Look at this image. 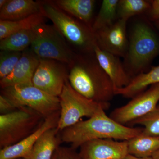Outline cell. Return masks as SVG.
<instances>
[{"label":"cell","mask_w":159,"mask_h":159,"mask_svg":"<svg viewBox=\"0 0 159 159\" xmlns=\"http://www.w3.org/2000/svg\"><path fill=\"white\" fill-rule=\"evenodd\" d=\"M68 79L72 87L90 100L109 108L115 88L100 66L94 53L77 54L69 67Z\"/></svg>","instance_id":"1"},{"label":"cell","mask_w":159,"mask_h":159,"mask_svg":"<svg viewBox=\"0 0 159 159\" xmlns=\"http://www.w3.org/2000/svg\"><path fill=\"white\" fill-rule=\"evenodd\" d=\"M101 107L92 117L61 131V142L77 149L85 142L99 139L128 141L142 133L143 128L121 125L111 119Z\"/></svg>","instance_id":"2"},{"label":"cell","mask_w":159,"mask_h":159,"mask_svg":"<svg viewBox=\"0 0 159 159\" xmlns=\"http://www.w3.org/2000/svg\"><path fill=\"white\" fill-rule=\"evenodd\" d=\"M40 2L41 12L51 20L75 52L78 54L94 53L97 44L91 27L63 11L52 1Z\"/></svg>","instance_id":"3"},{"label":"cell","mask_w":159,"mask_h":159,"mask_svg":"<svg viewBox=\"0 0 159 159\" xmlns=\"http://www.w3.org/2000/svg\"><path fill=\"white\" fill-rule=\"evenodd\" d=\"M159 54V40L147 22L142 20L134 25L131 31L124 66L131 78L145 71Z\"/></svg>","instance_id":"4"},{"label":"cell","mask_w":159,"mask_h":159,"mask_svg":"<svg viewBox=\"0 0 159 159\" xmlns=\"http://www.w3.org/2000/svg\"><path fill=\"white\" fill-rule=\"evenodd\" d=\"M32 29L33 38L30 48L40 59L54 60L70 67L77 54L54 27L45 22Z\"/></svg>","instance_id":"5"},{"label":"cell","mask_w":159,"mask_h":159,"mask_svg":"<svg viewBox=\"0 0 159 159\" xmlns=\"http://www.w3.org/2000/svg\"><path fill=\"white\" fill-rule=\"evenodd\" d=\"M39 113L21 107L9 113L0 116V148L15 145L29 136L45 119Z\"/></svg>","instance_id":"6"},{"label":"cell","mask_w":159,"mask_h":159,"mask_svg":"<svg viewBox=\"0 0 159 159\" xmlns=\"http://www.w3.org/2000/svg\"><path fill=\"white\" fill-rule=\"evenodd\" d=\"M59 98L60 115L57 128L60 131L74 125L83 117H92L100 107L105 110L109 109L77 93L72 87L68 79L66 80Z\"/></svg>","instance_id":"7"},{"label":"cell","mask_w":159,"mask_h":159,"mask_svg":"<svg viewBox=\"0 0 159 159\" xmlns=\"http://www.w3.org/2000/svg\"><path fill=\"white\" fill-rule=\"evenodd\" d=\"M1 95L17 108L27 107L46 118L60 111L59 97H53L33 85H15L1 89Z\"/></svg>","instance_id":"8"},{"label":"cell","mask_w":159,"mask_h":159,"mask_svg":"<svg viewBox=\"0 0 159 159\" xmlns=\"http://www.w3.org/2000/svg\"><path fill=\"white\" fill-rule=\"evenodd\" d=\"M159 101V83L135 97L125 105L115 108L109 116L121 125L129 126L135 120L149 113L157 106Z\"/></svg>","instance_id":"9"},{"label":"cell","mask_w":159,"mask_h":159,"mask_svg":"<svg viewBox=\"0 0 159 159\" xmlns=\"http://www.w3.org/2000/svg\"><path fill=\"white\" fill-rule=\"evenodd\" d=\"M68 73L69 66L66 65L54 60L40 58L32 84L46 93L59 97Z\"/></svg>","instance_id":"10"},{"label":"cell","mask_w":159,"mask_h":159,"mask_svg":"<svg viewBox=\"0 0 159 159\" xmlns=\"http://www.w3.org/2000/svg\"><path fill=\"white\" fill-rule=\"evenodd\" d=\"M126 24L127 21L118 19L111 25L94 32L97 45L99 48L124 58L129 44Z\"/></svg>","instance_id":"11"},{"label":"cell","mask_w":159,"mask_h":159,"mask_svg":"<svg viewBox=\"0 0 159 159\" xmlns=\"http://www.w3.org/2000/svg\"><path fill=\"white\" fill-rule=\"evenodd\" d=\"M81 159H123L128 154L127 141L99 139L84 143L80 147Z\"/></svg>","instance_id":"12"},{"label":"cell","mask_w":159,"mask_h":159,"mask_svg":"<svg viewBox=\"0 0 159 159\" xmlns=\"http://www.w3.org/2000/svg\"><path fill=\"white\" fill-rule=\"evenodd\" d=\"M60 111L45 118L34 132L15 145L1 149L0 159L24 158L29 153L35 143L45 132L57 127Z\"/></svg>","instance_id":"13"},{"label":"cell","mask_w":159,"mask_h":159,"mask_svg":"<svg viewBox=\"0 0 159 159\" xmlns=\"http://www.w3.org/2000/svg\"><path fill=\"white\" fill-rule=\"evenodd\" d=\"M39 60L30 48L23 51L21 57L12 72L0 80L1 89L15 85H33L32 79Z\"/></svg>","instance_id":"14"},{"label":"cell","mask_w":159,"mask_h":159,"mask_svg":"<svg viewBox=\"0 0 159 159\" xmlns=\"http://www.w3.org/2000/svg\"><path fill=\"white\" fill-rule=\"evenodd\" d=\"M94 54L101 67L110 77L115 88H122L128 85L131 78L119 57L103 51L97 45Z\"/></svg>","instance_id":"15"},{"label":"cell","mask_w":159,"mask_h":159,"mask_svg":"<svg viewBox=\"0 0 159 159\" xmlns=\"http://www.w3.org/2000/svg\"><path fill=\"white\" fill-rule=\"evenodd\" d=\"M61 131L57 127L45 132L23 159H52L54 152L61 143Z\"/></svg>","instance_id":"16"},{"label":"cell","mask_w":159,"mask_h":159,"mask_svg":"<svg viewBox=\"0 0 159 159\" xmlns=\"http://www.w3.org/2000/svg\"><path fill=\"white\" fill-rule=\"evenodd\" d=\"M40 12V1L9 0L0 9V20H17Z\"/></svg>","instance_id":"17"},{"label":"cell","mask_w":159,"mask_h":159,"mask_svg":"<svg viewBox=\"0 0 159 159\" xmlns=\"http://www.w3.org/2000/svg\"><path fill=\"white\" fill-rule=\"evenodd\" d=\"M52 2L66 13L92 28V21L96 1L54 0Z\"/></svg>","instance_id":"18"},{"label":"cell","mask_w":159,"mask_h":159,"mask_svg":"<svg viewBox=\"0 0 159 159\" xmlns=\"http://www.w3.org/2000/svg\"><path fill=\"white\" fill-rule=\"evenodd\" d=\"M159 83V66L153 67L147 73L139 74L131 80L130 83L122 88H115V95L132 98L146 90L149 85Z\"/></svg>","instance_id":"19"},{"label":"cell","mask_w":159,"mask_h":159,"mask_svg":"<svg viewBox=\"0 0 159 159\" xmlns=\"http://www.w3.org/2000/svg\"><path fill=\"white\" fill-rule=\"evenodd\" d=\"M127 141L128 153L139 157H152L159 150V136L141 134Z\"/></svg>","instance_id":"20"},{"label":"cell","mask_w":159,"mask_h":159,"mask_svg":"<svg viewBox=\"0 0 159 159\" xmlns=\"http://www.w3.org/2000/svg\"><path fill=\"white\" fill-rule=\"evenodd\" d=\"M45 18L40 12L17 20H0V40L15 32L32 29L39 24L45 22Z\"/></svg>","instance_id":"21"},{"label":"cell","mask_w":159,"mask_h":159,"mask_svg":"<svg viewBox=\"0 0 159 159\" xmlns=\"http://www.w3.org/2000/svg\"><path fill=\"white\" fill-rule=\"evenodd\" d=\"M33 38L32 29L15 32L0 40L1 51L23 52L30 48Z\"/></svg>","instance_id":"22"},{"label":"cell","mask_w":159,"mask_h":159,"mask_svg":"<svg viewBox=\"0 0 159 159\" xmlns=\"http://www.w3.org/2000/svg\"><path fill=\"white\" fill-rule=\"evenodd\" d=\"M119 0H103L99 13L92 25L94 32L111 25L116 21Z\"/></svg>","instance_id":"23"},{"label":"cell","mask_w":159,"mask_h":159,"mask_svg":"<svg viewBox=\"0 0 159 159\" xmlns=\"http://www.w3.org/2000/svg\"><path fill=\"white\" fill-rule=\"evenodd\" d=\"M150 1L145 0H119L117 9L118 19L127 21L130 18L147 12Z\"/></svg>","instance_id":"24"},{"label":"cell","mask_w":159,"mask_h":159,"mask_svg":"<svg viewBox=\"0 0 159 159\" xmlns=\"http://www.w3.org/2000/svg\"><path fill=\"white\" fill-rule=\"evenodd\" d=\"M141 125L144 126L142 134L146 136H159V105L151 112L135 120L128 126Z\"/></svg>","instance_id":"25"},{"label":"cell","mask_w":159,"mask_h":159,"mask_svg":"<svg viewBox=\"0 0 159 159\" xmlns=\"http://www.w3.org/2000/svg\"><path fill=\"white\" fill-rule=\"evenodd\" d=\"M22 52L1 51L0 79H3L12 72L21 58Z\"/></svg>","instance_id":"26"},{"label":"cell","mask_w":159,"mask_h":159,"mask_svg":"<svg viewBox=\"0 0 159 159\" xmlns=\"http://www.w3.org/2000/svg\"><path fill=\"white\" fill-rule=\"evenodd\" d=\"M76 150L71 147L59 146L54 152L52 159H81Z\"/></svg>","instance_id":"27"},{"label":"cell","mask_w":159,"mask_h":159,"mask_svg":"<svg viewBox=\"0 0 159 159\" xmlns=\"http://www.w3.org/2000/svg\"><path fill=\"white\" fill-rule=\"evenodd\" d=\"M18 108L9 99L0 95V113L1 115H4L11 113L16 110Z\"/></svg>","instance_id":"28"},{"label":"cell","mask_w":159,"mask_h":159,"mask_svg":"<svg viewBox=\"0 0 159 159\" xmlns=\"http://www.w3.org/2000/svg\"><path fill=\"white\" fill-rule=\"evenodd\" d=\"M150 9L148 10V17L151 20L157 21L159 20V0L151 1Z\"/></svg>","instance_id":"29"},{"label":"cell","mask_w":159,"mask_h":159,"mask_svg":"<svg viewBox=\"0 0 159 159\" xmlns=\"http://www.w3.org/2000/svg\"><path fill=\"white\" fill-rule=\"evenodd\" d=\"M123 159H153L152 157H139L132 155L128 154Z\"/></svg>","instance_id":"30"},{"label":"cell","mask_w":159,"mask_h":159,"mask_svg":"<svg viewBox=\"0 0 159 159\" xmlns=\"http://www.w3.org/2000/svg\"><path fill=\"white\" fill-rule=\"evenodd\" d=\"M9 0H1L0 1V9L4 7L6 4L9 2Z\"/></svg>","instance_id":"31"},{"label":"cell","mask_w":159,"mask_h":159,"mask_svg":"<svg viewBox=\"0 0 159 159\" xmlns=\"http://www.w3.org/2000/svg\"><path fill=\"white\" fill-rule=\"evenodd\" d=\"M152 157L153 159H159V150L154 154Z\"/></svg>","instance_id":"32"},{"label":"cell","mask_w":159,"mask_h":159,"mask_svg":"<svg viewBox=\"0 0 159 159\" xmlns=\"http://www.w3.org/2000/svg\"><path fill=\"white\" fill-rule=\"evenodd\" d=\"M156 22L157 26V27H158L159 29V20H158L156 21Z\"/></svg>","instance_id":"33"},{"label":"cell","mask_w":159,"mask_h":159,"mask_svg":"<svg viewBox=\"0 0 159 159\" xmlns=\"http://www.w3.org/2000/svg\"><path fill=\"white\" fill-rule=\"evenodd\" d=\"M23 159V158H18V159Z\"/></svg>","instance_id":"34"}]
</instances>
